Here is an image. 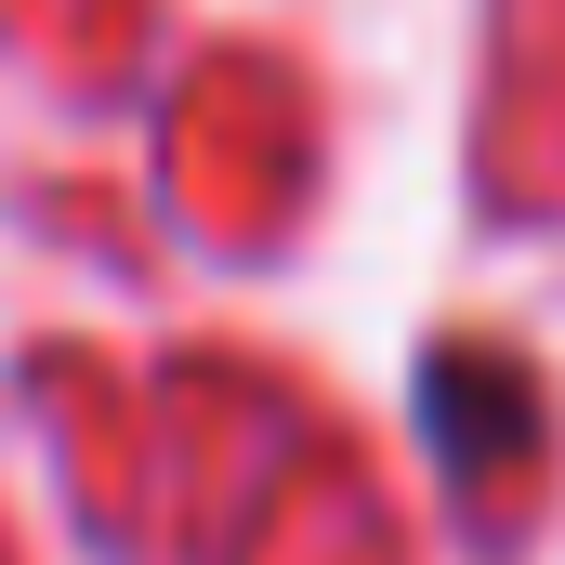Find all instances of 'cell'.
<instances>
[{"label": "cell", "mask_w": 565, "mask_h": 565, "mask_svg": "<svg viewBox=\"0 0 565 565\" xmlns=\"http://www.w3.org/2000/svg\"><path fill=\"white\" fill-rule=\"evenodd\" d=\"M422 408H434V434H447V460H460V473H487V447H500V434H526V382H500V369L447 355V369L422 382Z\"/></svg>", "instance_id": "1"}]
</instances>
